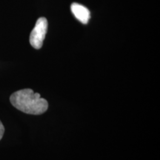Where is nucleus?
Listing matches in <instances>:
<instances>
[{"label": "nucleus", "mask_w": 160, "mask_h": 160, "mask_svg": "<svg viewBox=\"0 0 160 160\" xmlns=\"http://www.w3.org/2000/svg\"><path fill=\"white\" fill-rule=\"evenodd\" d=\"M71 10L75 17L83 24H87L91 18L89 10L85 6L78 3H73L71 6Z\"/></svg>", "instance_id": "3"}, {"label": "nucleus", "mask_w": 160, "mask_h": 160, "mask_svg": "<svg viewBox=\"0 0 160 160\" xmlns=\"http://www.w3.org/2000/svg\"><path fill=\"white\" fill-rule=\"evenodd\" d=\"M48 20L45 17H40L37 19L35 27L32 30L30 35V43L35 49H40L42 47L43 42L48 31Z\"/></svg>", "instance_id": "2"}, {"label": "nucleus", "mask_w": 160, "mask_h": 160, "mask_svg": "<svg viewBox=\"0 0 160 160\" xmlns=\"http://www.w3.org/2000/svg\"><path fill=\"white\" fill-rule=\"evenodd\" d=\"M12 105L23 113L32 115H40L48 108V102L40 94L34 93L31 89L17 91L10 97Z\"/></svg>", "instance_id": "1"}, {"label": "nucleus", "mask_w": 160, "mask_h": 160, "mask_svg": "<svg viewBox=\"0 0 160 160\" xmlns=\"http://www.w3.org/2000/svg\"><path fill=\"white\" fill-rule=\"evenodd\" d=\"M4 133H5V128H4L3 124L2 123L1 121H0V140L2 138Z\"/></svg>", "instance_id": "4"}]
</instances>
